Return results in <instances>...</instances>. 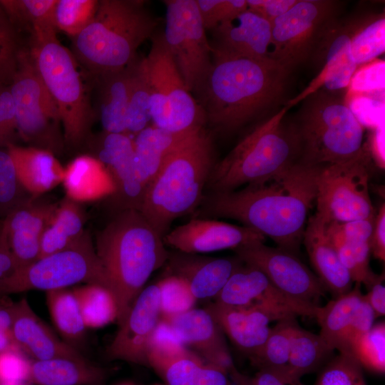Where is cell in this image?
<instances>
[{
    "instance_id": "cell-1",
    "label": "cell",
    "mask_w": 385,
    "mask_h": 385,
    "mask_svg": "<svg viewBox=\"0 0 385 385\" xmlns=\"http://www.w3.org/2000/svg\"><path fill=\"white\" fill-rule=\"evenodd\" d=\"M322 167L299 161L261 182L207 193L195 217L237 220L296 255L315 205Z\"/></svg>"
},
{
    "instance_id": "cell-2",
    "label": "cell",
    "mask_w": 385,
    "mask_h": 385,
    "mask_svg": "<svg viewBox=\"0 0 385 385\" xmlns=\"http://www.w3.org/2000/svg\"><path fill=\"white\" fill-rule=\"evenodd\" d=\"M291 72L271 58L260 60L212 51V66L200 93L211 126L223 134L276 113L286 106Z\"/></svg>"
},
{
    "instance_id": "cell-3",
    "label": "cell",
    "mask_w": 385,
    "mask_h": 385,
    "mask_svg": "<svg viewBox=\"0 0 385 385\" xmlns=\"http://www.w3.org/2000/svg\"><path fill=\"white\" fill-rule=\"evenodd\" d=\"M96 252L109 281L120 324L150 275L168 260L163 237L133 209L115 212L96 237Z\"/></svg>"
},
{
    "instance_id": "cell-4",
    "label": "cell",
    "mask_w": 385,
    "mask_h": 385,
    "mask_svg": "<svg viewBox=\"0 0 385 385\" xmlns=\"http://www.w3.org/2000/svg\"><path fill=\"white\" fill-rule=\"evenodd\" d=\"M215 164L212 138L204 127L168 156L145 190L140 211L163 237L175 219L198 208Z\"/></svg>"
},
{
    "instance_id": "cell-5",
    "label": "cell",
    "mask_w": 385,
    "mask_h": 385,
    "mask_svg": "<svg viewBox=\"0 0 385 385\" xmlns=\"http://www.w3.org/2000/svg\"><path fill=\"white\" fill-rule=\"evenodd\" d=\"M145 2L99 1L92 21L73 37V56L95 77L128 66L153 36L158 21Z\"/></svg>"
},
{
    "instance_id": "cell-6",
    "label": "cell",
    "mask_w": 385,
    "mask_h": 385,
    "mask_svg": "<svg viewBox=\"0 0 385 385\" xmlns=\"http://www.w3.org/2000/svg\"><path fill=\"white\" fill-rule=\"evenodd\" d=\"M302 102L291 121L298 140L300 162L324 166L366 155L373 157L369 138L366 139V126L344 98L319 89Z\"/></svg>"
},
{
    "instance_id": "cell-7",
    "label": "cell",
    "mask_w": 385,
    "mask_h": 385,
    "mask_svg": "<svg viewBox=\"0 0 385 385\" xmlns=\"http://www.w3.org/2000/svg\"><path fill=\"white\" fill-rule=\"evenodd\" d=\"M289 109L284 106L262 120L215 164L207 185L210 192L261 182L299 162L297 138L285 120Z\"/></svg>"
},
{
    "instance_id": "cell-8",
    "label": "cell",
    "mask_w": 385,
    "mask_h": 385,
    "mask_svg": "<svg viewBox=\"0 0 385 385\" xmlns=\"http://www.w3.org/2000/svg\"><path fill=\"white\" fill-rule=\"evenodd\" d=\"M28 48L35 68L53 99L61 118L65 145L78 148L88 142L93 118L77 61L63 46L56 30L30 35Z\"/></svg>"
},
{
    "instance_id": "cell-9",
    "label": "cell",
    "mask_w": 385,
    "mask_h": 385,
    "mask_svg": "<svg viewBox=\"0 0 385 385\" xmlns=\"http://www.w3.org/2000/svg\"><path fill=\"white\" fill-rule=\"evenodd\" d=\"M151 38L150 49L144 61L150 92L153 125L175 133L204 127L203 109L188 89L163 34H154Z\"/></svg>"
},
{
    "instance_id": "cell-10",
    "label": "cell",
    "mask_w": 385,
    "mask_h": 385,
    "mask_svg": "<svg viewBox=\"0 0 385 385\" xmlns=\"http://www.w3.org/2000/svg\"><path fill=\"white\" fill-rule=\"evenodd\" d=\"M81 282L100 284L112 292L87 231L71 247L39 258L1 279L0 292H47Z\"/></svg>"
},
{
    "instance_id": "cell-11",
    "label": "cell",
    "mask_w": 385,
    "mask_h": 385,
    "mask_svg": "<svg viewBox=\"0 0 385 385\" xmlns=\"http://www.w3.org/2000/svg\"><path fill=\"white\" fill-rule=\"evenodd\" d=\"M9 90L19 135L31 147L48 150L55 155L61 154L66 145L59 112L28 48L21 54Z\"/></svg>"
},
{
    "instance_id": "cell-12",
    "label": "cell",
    "mask_w": 385,
    "mask_h": 385,
    "mask_svg": "<svg viewBox=\"0 0 385 385\" xmlns=\"http://www.w3.org/2000/svg\"><path fill=\"white\" fill-rule=\"evenodd\" d=\"M373 157L324 165L317 179L316 212L326 224L374 217L369 182Z\"/></svg>"
},
{
    "instance_id": "cell-13",
    "label": "cell",
    "mask_w": 385,
    "mask_h": 385,
    "mask_svg": "<svg viewBox=\"0 0 385 385\" xmlns=\"http://www.w3.org/2000/svg\"><path fill=\"white\" fill-rule=\"evenodd\" d=\"M164 41L190 93L200 95L212 66V47L195 0H165Z\"/></svg>"
},
{
    "instance_id": "cell-14",
    "label": "cell",
    "mask_w": 385,
    "mask_h": 385,
    "mask_svg": "<svg viewBox=\"0 0 385 385\" xmlns=\"http://www.w3.org/2000/svg\"><path fill=\"white\" fill-rule=\"evenodd\" d=\"M342 6L339 1L298 0L271 22L270 58L290 72L310 60L322 31Z\"/></svg>"
},
{
    "instance_id": "cell-15",
    "label": "cell",
    "mask_w": 385,
    "mask_h": 385,
    "mask_svg": "<svg viewBox=\"0 0 385 385\" xmlns=\"http://www.w3.org/2000/svg\"><path fill=\"white\" fill-rule=\"evenodd\" d=\"M244 264L260 270L281 292L297 300L319 305L327 289L296 255L257 242L233 250Z\"/></svg>"
},
{
    "instance_id": "cell-16",
    "label": "cell",
    "mask_w": 385,
    "mask_h": 385,
    "mask_svg": "<svg viewBox=\"0 0 385 385\" xmlns=\"http://www.w3.org/2000/svg\"><path fill=\"white\" fill-rule=\"evenodd\" d=\"M223 305L257 309L279 320L299 316L315 318L320 306L290 297L277 289L258 269L242 264L215 297Z\"/></svg>"
},
{
    "instance_id": "cell-17",
    "label": "cell",
    "mask_w": 385,
    "mask_h": 385,
    "mask_svg": "<svg viewBox=\"0 0 385 385\" xmlns=\"http://www.w3.org/2000/svg\"><path fill=\"white\" fill-rule=\"evenodd\" d=\"M310 60L319 68L318 73L300 94L288 100L289 108L319 89L332 93L347 89L357 66L345 21L338 16L326 24Z\"/></svg>"
},
{
    "instance_id": "cell-18",
    "label": "cell",
    "mask_w": 385,
    "mask_h": 385,
    "mask_svg": "<svg viewBox=\"0 0 385 385\" xmlns=\"http://www.w3.org/2000/svg\"><path fill=\"white\" fill-rule=\"evenodd\" d=\"M160 290L157 284L137 296L107 349L111 359L147 365L150 344L160 322Z\"/></svg>"
},
{
    "instance_id": "cell-19",
    "label": "cell",
    "mask_w": 385,
    "mask_h": 385,
    "mask_svg": "<svg viewBox=\"0 0 385 385\" xmlns=\"http://www.w3.org/2000/svg\"><path fill=\"white\" fill-rule=\"evenodd\" d=\"M265 240L250 227L197 217L169 230L163 237L165 245L190 254L235 250L252 242H265Z\"/></svg>"
},
{
    "instance_id": "cell-20",
    "label": "cell",
    "mask_w": 385,
    "mask_h": 385,
    "mask_svg": "<svg viewBox=\"0 0 385 385\" xmlns=\"http://www.w3.org/2000/svg\"><path fill=\"white\" fill-rule=\"evenodd\" d=\"M95 145V157L104 165L113 183L111 202L115 212L140 211L145 189L137 175L133 139L127 133L103 131Z\"/></svg>"
},
{
    "instance_id": "cell-21",
    "label": "cell",
    "mask_w": 385,
    "mask_h": 385,
    "mask_svg": "<svg viewBox=\"0 0 385 385\" xmlns=\"http://www.w3.org/2000/svg\"><path fill=\"white\" fill-rule=\"evenodd\" d=\"M57 206L56 203L38 200L37 197L18 207L1 220L16 269L39 258L43 234Z\"/></svg>"
},
{
    "instance_id": "cell-22",
    "label": "cell",
    "mask_w": 385,
    "mask_h": 385,
    "mask_svg": "<svg viewBox=\"0 0 385 385\" xmlns=\"http://www.w3.org/2000/svg\"><path fill=\"white\" fill-rule=\"evenodd\" d=\"M185 346L197 351L210 364L228 374L235 366L224 333L205 309L192 308L183 313L160 317Z\"/></svg>"
},
{
    "instance_id": "cell-23",
    "label": "cell",
    "mask_w": 385,
    "mask_h": 385,
    "mask_svg": "<svg viewBox=\"0 0 385 385\" xmlns=\"http://www.w3.org/2000/svg\"><path fill=\"white\" fill-rule=\"evenodd\" d=\"M271 23L249 9L218 25L212 51L254 59H269Z\"/></svg>"
},
{
    "instance_id": "cell-24",
    "label": "cell",
    "mask_w": 385,
    "mask_h": 385,
    "mask_svg": "<svg viewBox=\"0 0 385 385\" xmlns=\"http://www.w3.org/2000/svg\"><path fill=\"white\" fill-rule=\"evenodd\" d=\"M167 262L173 274L188 283L197 299L215 297L243 263L237 257H211L178 251L169 252Z\"/></svg>"
},
{
    "instance_id": "cell-25",
    "label": "cell",
    "mask_w": 385,
    "mask_h": 385,
    "mask_svg": "<svg viewBox=\"0 0 385 385\" xmlns=\"http://www.w3.org/2000/svg\"><path fill=\"white\" fill-rule=\"evenodd\" d=\"M233 344L249 356H255L265 343L272 328L279 321L266 312L249 307H230L215 302L205 308Z\"/></svg>"
},
{
    "instance_id": "cell-26",
    "label": "cell",
    "mask_w": 385,
    "mask_h": 385,
    "mask_svg": "<svg viewBox=\"0 0 385 385\" xmlns=\"http://www.w3.org/2000/svg\"><path fill=\"white\" fill-rule=\"evenodd\" d=\"M11 333L19 349L33 360L86 359L76 349L60 339L34 312L26 299L14 306Z\"/></svg>"
},
{
    "instance_id": "cell-27",
    "label": "cell",
    "mask_w": 385,
    "mask_h": 385,
    "mask_svg": "<svg viewBox=\"0 0 385 385\" xmlns=\"http://www.w3.org/2000/svg\"><path fill=\"white\" fill-rule=\"evenodd\" d=\"M302 243L315 274L334 299L352 289L354 282L326 232L324 221L317 213L307 220Z\"/></svg>"
},
{
    "instance_id": "cell-28",
    "label": "cell",
    "mask_w": 385,
    "mask_h": 385,
    "mask_svg": "<svg viewBox=\"0 0 385 385\" xmlns=\"http://www.w3.org/2000/svg\"><path fill=\"white\" fill-rule=\"evenodd\" d=\"M6 148L13 160L20 183L33 197L37 198L62 183L64 168L53 153L15 143Z\"/></svg>"
},
{
    "instance_id": "cell-29",
    "label": "cell",
    "mask_w": 385,
    "mask_h": 385,
    "mask_svg": "<svg viewBox=\"0 0 385 385\" xmlns=\"http://www.w3.org/2000/svg\"><path fill=\"white\" fill-rule=\"evenodd\" d=\"M66 197L77 203L98 200L114 192L111 177L104 165L95 156L81 155L64 168Z\"/></svg>"
},
{
    "instance_id": "cell-30",
    "label": "cell",
    "mask_w": 385,
    "mask_h": 385,
    "mask_svg": "<svg viewBox=\"0 0 385 385\" xmlns=\"http://www.w3.org/2000/svg\"><path fill=\"white\" fill-rule=\"evenodd\" d=\"M192 131L175 133L151 125L135 135V164L145 192L168 156Z\"/></svg>"
},
{
    "instance_id": "cell-31",
    "label": "cell",
    "mask_w": 385,
    "mask_h": 385,
    "mask_svg": "<svg viewBox=\"0 0 385 385\" xmlns=\"http://www.w3.org/2000/svg\"><path fill=\"white\" fill-rule=\"evenodd\" d=\"M134 61L121 70L96 76L99 117L105 132L127 133L125 118Z\"/></svg>"
},
{
    "instance_id": "cell-32",
    "label": "cell",
    "mask_w": 385,
    "mask_h": 385,
    "mask_svg": "<svg viewBox=\"0 0 385 385\" xmlns=\"http://www.w3.org/2000/svg\"><path fill=\"white\" fill-rule=\"evenodd\" d=\"M186 349L152 367L166 385H233L229 374Z\"/></svg>"
},
{
    "instance_id": "cell-33",
    "label": "cell",
    "mask_w": 385,
    "mask_h": 385,
    "mask_svg": "<svg viewBox=\"0 0 385 385\" xmlns=\"http://www.w3.org/2000/svg\"><path fill=\"white\" fill-rule=\"evenodd\" d=\"M106 376L104 369L87 359L53 358L33 360L29 381L36 385H96Z\"/></svg>"
},
{
    "instance_id": "cell-34",
    "label": "cell",
    "mask_w": 385,
    "mask_h": 385,
    "mask_svg": "<svg viewBox=\"0 0 385 385\" xmlns=\"http://www.w3.org/2000/svg\"><path fill=\"white\" fill-rule=\"evenodd\" d=\"M85 221V215L79 203L64 198L58 204L43 234L39 258L62 251L76 244L86 232Z\"/></svg>"
},
{
    "instance_id": "cell-35",
    "label": "cell",
    "mask_w": 385,
    "mask_h": 385,
    "mask_svg": "<svg viewBox=\"0 0 385 385\" xmlns=\"http://www.w3.org/2000/svg\"><path fill=\"white\" fill-rule=\"evenodd\" d=\"M361 284L347 293L319 307L315 319L320 326L319 336L332 350L340 351L344 337L362 300Z\"/></svg>"
},
{
    "instance_id": "cell-36",
    "label": "cell",
    "mask_w": 385,
    "mask_h": 385,
    "mask_svg": "<svg viewBox=\"0 0 385 385\" xmlns=\"http://www.w3.org/2000/svg\"><path fill=\"white\" fill-rule=\"evenodd\" d=\"M345 22L357 68L378 59L384 53V12L361 14Z\"/></svg>"
},
{
    "instance_id": "cell-37",
    "label": "cell",
    "mask_w": 385,
    "mask_h": 385,
    "mask_svg": "<svg viewBox=\"0 0 385 385\" xmlns=\"http://www.w3.org/2000/svg\"><path fill=\"white\" fill-rule=\"evenodd\" d=\"M330 349L319 334L299 326L297 319L291 332L287 371L301 379L307 374L319 371L333 356Z\"/></svg>"
},
{
    "instance_id": "cell-38",
    "label": "cell",
    "mask_w": 385,
    "mask_h": 385,
    "mask_svg": "<svg viewBox=\"0 0 385 385\" xmlns=\"http://www.w3.org/2000/svg\"><path fill=\"white\" fill-rule=\"evenodd\" d=\"M46 299L55 327L63 341L77 349L85 338L87 328L73 289L63 288L47 291Z\"/></svg>"
},
{
    "instance_id": "cell-39",
    "label": "cell",
    "mask_w": 385,
    "mask_h": 385,
    "mask_svg": "<svg viewBox=\"0 0 385 385\" xmlns=\"http://www.w3.org/2000/svg\"><path fill=\"white\" fill-rule=\"evenodd\" d=\"M72 289L86 328L103 327L117 319L116 301L108 288L97 284H86Z\"/></svg>"
},
{
    "instance_id": "cell-40",
    "label": "cell",
    "mask_w": 385,
    "mask_h": 385,
    "mask_svg": "<svg viewBox=\"0 0 385 385\" xmlns=\"http://www.w3.org/2000/svg\"><path fill=\"white\" fill-rule=\"evenodd\" d=\"M57 0H1L0 4L17 29L30 34L56 29L53 12Z\"/></svg>"
},
{
    "instance_id": "cell-41",
    "label": "cell",
    "mask_w": 385,
    "mask_h": 385,
    "mask_svg": "<svg viewBox=\"0 0 385 385\" xmlns=\"http://www.w3.org/2000/svg\"><path fill=\"white\" fill-rule=\"evenodd\" d=\"M150 121V92L145 61L144 58L137 57L133 67L125 118L126 132L136 135L148 126Z\"/></svg>"
},
{
    "instance_id": "cell-42",
    "label": "cell",
    "mask_w": 385,
    "mask_h": 385,
    "mask_svg": "<svg viewBox=\"0 0 385 385\" xmlns=\"http://www.w3.org/2000/svg\"><path fill=\"white\" fill-rule=\"evenodd\" d=\"M297 317L277 321L260 351L250 359L260 369L287 370L290 351L291 332Z\"/></svg>"
},
{
    "instance_id": "cell-43",
    "label": "cell",
    "mask_w": 385,
    "mask_h": 385,
    "mask_svg": "<svg viewBox=\"0 0 385 385\" xmlns=\"http://www.w3.org/2000/svg\"><path fill=\"white\" fill-rule=\"evenodd\" d=\"M332 242L354 283L363 284L368 289L384 274H376L370 267V242L349 240Z\"/></svg>"
},
{
    "instance_id": "cell-44",
    "label": "cell",
    "mask_w": 385,
    "mask_h": 385,
    "mask_svg": "<svg viewBox=\"0 0 385 385\" xmlns=\"http://www.w3.org/2000/svg\"><path fill=\"white\" fill-rule=\"evenodd\" d=\"M352 355L361 366L371 372L384 374L385 372V324L380 322L353 344Z\"/></svg>"
},
{
    "instance_id": "cell-45",
    "label": "cell",
    "mask_w": 385,
    "mask_h": 385,
    "mask_svg": "<svg viewBox=\"0 0 385 385\" xmlns=\"http://www.w3.org/2000/svg\"><path fill=\"white\" fill-rule=\"evenodd\" d=\"M98 2L96 0H57L53 12L56 30L72 38L76 36L92 21Z\"/></svg>"
},
{
    "instance_id": "cell-46",
    "label": "cell",
    "mask_w": 385,
    "mask_h": 385,
    "mask_svg": "<svg viewBox=\"0 0 385 385\" xmlns=\"http://www.w3.org/2000/svg\"><path fill=\"white\" fill-rule=\"evenodd\" d=\"M34 199L22 186L6 148H0V220Z\"/></svg>"
},
{
    "instance_id": "cell-47",
    "label": "cell",
    "mask_w": 385,
    "mask_h": 385,
    "mask_svg": "<svg viewBox=\"0 0 385 385\" xmlns=\"http://www.w3.org/2000/svg\"><path fill=\"white\" fill-rule=\"evenodd\" d=\"M24 49L20 45L17 29L0 4V84H11Z\"/></svg>"
},
{
    "instance_id": "cell-48",
    "label": "cell",
    "mask_w": 385,
    "mask_h": 385,
    "mask_svg": "<svg viewBox=\"0 0 385 385\" xmlns=\"http://www.w3.org/2000/svg\"><path fill=\"white\" fill-rule=\"evenodd\" d=\"M318 372L314 385H367L363 368L351 354L332 356Z\"/></svg>"
},
{
    "instance_id": "cell-49",
    "label": "cell",
    "mask_w": 385,
    "mask_h": 385,
    "mask_svg": "<svg viewBox=\"0 0 385 385\" xmlns=\"http://www.w3.org/2000/svg\"><path fill=\"white\" fill-rule=\"evenodd\" d=\"M157 284L160 290V317L176 315L194 307L197 299L182 278L172 274Z\"/></svg>"
},
{
    "instance_id": "cell-50",
    "label": "cell",
    "mask_w": 385,
    "mask_h": 385,
    "mask_svg": "<svg viewBox=\"0 0 385 385\" xmlns=\"http://www.w3.org/2000/svg\"><path fill=\"white\" fill-rule=\"evenodd\" d=\"M385 61L376 59L357 68L344 98L361 94L384 93Z\"/></svg>"
},
{
    "instance_id": "cell-51",
    "label": "cell",
    "mask_w": 385,
    "mask_h": 385,
    "mask_svg": "<svg viewBox=\"0 0 385 385\" xmlns=\"http://www.w3.org/2000/svg\"><path fill=\"white\" fill-rule=\"evenodd\" d=\"M205 29L213 30L220 24L247 9V0H195Z\"/></svg>"
},
{
    "instance_id": "cell-52",
    "label": "cell",
    "mask_w": 385,
    "mask_h": 385,
    "mask_svg": "<svg viewBox=\"0 0 385 385\" xmlns=\"http://www.w3.org/2000/svg\"><path fill=\"white\" fill-rule=\"evenodd\" d=\"M31 364L20 350L0 352V384H19L29 381Z\"/></svg>"
},
{
    "instance_id": "cell-53",
    "label": "cell",
    "mask_w": 385,
    "mask_h": 385,
    "mask_svg": "<svg viewBox=\"0 0 385 385\" xmlns=\"http://www.w3.org/2000/svg\"><path fill=\"white\" fill-rule=\"evenodd\" d=\"M16 132L15 109L9 86L0 84V148L14 143L13 139Z\"/></svg>"
},
{
    "instance_id": "cell-54",
    "label": "cell",
    "mask_w": 385,
    "mask_h": 385,
    "mask_svg": "<svg viewBox=\"0 0 385 385\" xmlns=\"http://www.w3.org/2000/svg\"><path fill=\"white\" fill-rule=\"evenodd\" d=\"M375 319L374 311L365 300L363 294L362 300L356 312L352 323L344 337L342 348L339 351V354H351L353 344L372 327Z\"/></svg>"
},
{
    "instance_id": "cell-55",
    "label": "cell",
    "mask_w": 385,
    "mask_h": 385,
    "mask_svg": "<svg viewBox=\"0 0 385 385\" xmlns=\"http://www.w3.org/2000/svg\"><path fill=\"white\" fill-rule=\"evenodd\" d=\"M298 0H247V9L262 16L270 23L289 11Z\"/></svg>"
},
{
    "instance_id": "cell-56",
    "label": "cell",
    "mask_w": 385,
    "mask_h": 385,
    "mask_svg": "<svg viewBox=\"0 0 385 385\" xmlns=\"http://www.w3.org/2000/svg\"><path fill=\"white\" fill-rule=\"evenodd\" d=\"M371 254L377 260L385 261V204L376 211L370 240Z\"/></svg>"
},
{
    "instance_id": "cell-57",
    "label": "cell",
    "mask_w": 385,
    "mask_h": 385,
    "mask_svg": "<svg viewBox=\"0 0 385 385\" xmlns=\"http://www.w3.org/2000/svg\"><path fill=\"white\" fill-rule=\"evenodd\" d=\"M250 380L252 385H304L287 370L260 369Z\"/></svg>"
},
{
    "instance_id": "cell-58",
    "label": "cell",
    "mask_w": 385,
    "mask_h": 385,
    "mask_svg": "<svg viewBox=\"0 0 385 385\" xmlns=\"http://www.w3.org/2000/svg\"><path fill=\"white\" fill-rule=\"evenodd\" d=\"M384 274L375 282L364 294L365 300L374 311L376 319L385 314V287L383 284Z\"/></svg>"
},
{
    "instance_id": "cell-59",
    "label": "cell",
    "mask_w": 385,
    "mask_h": 385,
    "mask_svg": "<svg viewBox=\"0 0 385 385\" xmlns=\"http://www.w3.org/2000/svg\"><path fill=\"white\" fill-rule=\"evenodd\" d=\"M16 269V262L9 246L2 220H0V279Z\"/></svg>"
},
{
    "instance_id": "cell-60",
    "label": "cell",
    "mask_w": 385,
    "mask_h": 385,
    "mask_svg": "<svg viewBox=\"0 0 385 385\" xmlns=\"http://www.w3.org/2000/svg\"><path fill=\"white\" fill-rule=\"evenodd\" d=\"M14 306L0 304V330L11 331L14 319Z\"/></svg>"
},
{
    "instance_id": "cell-61",
    "label": "cell",
    "mask_w": 385,
    "mask_h": 385,
    "mask_svg": "<svg viewBox=\"0 0 385 385\" xmlns=\"http://www.w3.org/2000/svg\"><path fill=\"white\" fill-rule=\"evenodd\" d=\"M9 350H20L11 331L0 330V352Z\"/></svg>"
},
{
    "instance_id": "cell-62",
    "label": "cell",
    "mask_w": 385,
    "mask_h": 385,
    "mask_svg": "<svg viewBox=\"0 0 385 385\" xmlns=\"http://www.w3.org/2000/svg\"><path fill=\"white\" fill-rule=\"evenodd\" d=\"M229 375L233 385H252L250 377L240 372L235 366L232 368Z\"/></svg>"
},
{
    "instance_id": "cell-63",
    "label": "cell",
    "mask_w": 385,
    "mask_h": 385,
    "mask_svg": "<svg viewBox=\"0 0 385 385\" xmlns=\"http://www.w3.org/2000/svg\"><path fill=\"white\" fill-rule=\"evenodd\" d=\"M0 385H25L24 383L19 384H0Z\"/></svg>"
},
{
    "instance_id": "cell-64",
    "label": "cell",
    "mask_w": 385,
    "mask_h": 385,
    "mask_svg": "<svg viewBox=\"0 0 385 385\" xmlns=\"http://www.w3.org/2000/svg\"><path fill=\"white\" fill-rule=\"evenodd\" d=\"M118 385H132V384H128V383H124V384H118Z\"/></svg>"
}]
</instances>
